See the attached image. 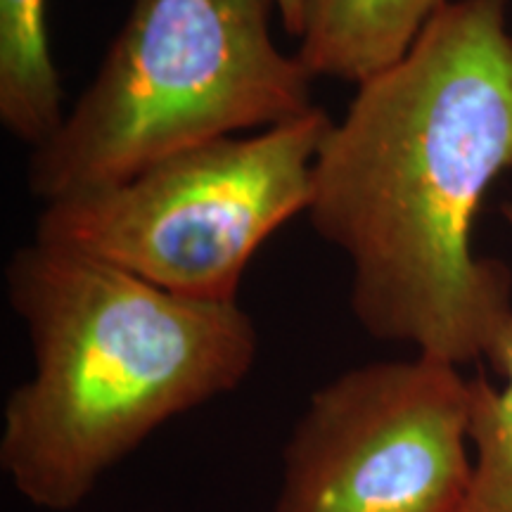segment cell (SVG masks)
I'll return each mask as SVG.
<instances>
[{
  "instance_id": "1",
  "label": "cell",
  "mask_w": 512,
  "mask_h": 512,
  "mask_svg": "<svg viewBox=\"0 0 512 512\" xmlns=\"http://www.w3.org/2000/svg\"><path fill=\"white\" fill-rule=\"evenodd\" d=\"M510 0H453L408 55L358 83L313 164L306 216L351 266L368 337L491 366L512 271L475 252L491 185L512 171Z\"/></svg>"
},
{
  "instance_id": "2",
  "label": "cell",
  "mask_w": 512,
  "mask_h": 512,
  "mask_svg": "<svg viewBox=\"0 0 512 512\" xmlns=\"http://www.w3.org/2000/svg\"><path fill=\"white\" fill-rule=\"evenodd\" d=\"M5 290L34 373L3 408L0 470L38 510L79 508L159 427L238 389L259 356L238 302L178 297L36 238L10 256Z\"/></svg>"
},
{
  "instance_id": "3",
  "label": "cell",
  "mask_w": 512,
  "mask_h": 512,
  "mask_svg": "<svg viewBox=\"0 0 512 512\" xmlns=\"http://www.w3.org/2000/svg\"><path fill=\"white\" fill-rule=\"evenodd\" d=\"M275 0H133L62 124L31 150L43 204L140 174L176 152L302 119L313 76L271 34Z\"/></svg>"
},
{
  "instance_id": "4",
  "label": "cell",
  "mask_w": 512,
  "mask_h": 512,
  "mask_svg": "<svg viewBox=\"0 0 512 512\" xmlns=\"http://www.w3.org/2000/svg\"><path fill=\"white\" fill-rule=\"evenodd\" d=\"M332 119L204 143L126 181L43 204L36 240L69 247L195 302L233 304L261 245L306 214Z\"/></svg>"
},
{
  "instance_id": "5",
  "label": "cell",
  "mask_w": 512,
  "mask_h": 512,
  "mask_svg": "<svg viewBox=\"0 0 512 512\" xmlns=\"http://www.w3.org/2000/svg\"><path fill=\"white\" fill-rule=\"evenodd\" d=\"M472 377L413 354L366 363L309 396L271 512H463Z\"/></svg>"
},
{
  "instance_id": "6",
  "label": "cell",
  "mask_w": 512,
  "mask_h": 512,
  "mask_svg": "<svg viewBox=\"0 0 512 512\" xmlns=\"http://www.w3.org/2000/svg\"><path fill=\"white\" fill-rule=\"evenodd\" d=\"M453 0H309L297 57L313 79L347 83L394 67Z\"/></svg>"
},
{
  "instance_id": "7",
  "label": "cell",
  "mask_w": 512,
  "mask_h": 512,
  "mask_svg": "<svg viewBox=\"0 0 512 512\" xmlns=\"http://www.w3.org/2000/svg\"><path fill=\"white\" fill-rule=\"evenodd\" d=\"M64 114L48 0H0V124L34 150L60 128Z\"/></svg>"
},
{
  "instance_id": "8",
  "label": "cell",
  "mask_w": 512,
  "mask_h": 512,
  "mask_svg": "<svg viewBox=\"0 0 512 512\" xmlns=\"http://www.w3.org/2000/svg\"><path fill=\"white\" fill-rule=\"evenodd\" d=\"M512 230V200L501 207ZM491 368L503 384L472 377V475L463 512H512V325Z\"/></svg>"
},
{
  "instance_id": "9",
  "label": "cell",
  "mask_w": 512,
  "mask_h": 512,
  "mask_svg": "<svg viewBox=\"0 0 512 512\" xmlns=\"http://www.w3.org/2000/svg\"><path fill=\"white\" fill-rule=\"evenodd\" d=\"M306 5H309V0H275L278 19L287 36L302 38L306 27Z\"/></svg>"
}]
</instances>
